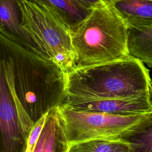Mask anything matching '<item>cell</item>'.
<instances>
[{
  "instance_id": "cell-1",
  "label": "cell",
  "mask_w": 152,
  "mask_h": 152,
  "mask_svg": "<svg viewBox=\"0 0 152 152\" xmlns=\"http://www.w3.org/2000/svg\"><path fill=\"white\" fill-rule=\"evenodd\" d=\"M14 71L4 75L26 141L34 124L61 106L65 98V74L52 61L14 42Z\"/></svg>"
},
{
  "instance_id": "cell-2",
  "label": "cell",
  "mask_w": 152,
  "mask_h": 152,
  "mask_svg": "<svg viewBox=\"0 0 152 152\" xmlns=\"http://www.w3.org/2000/svg\"><path fill=\"white\" fill-rule=\"evenodd\" d=\"M143 97H151L149 70L142 62L131 56L75 68L65 74V100L132 99Z\"/></svg>"
},
{
  "instance_id": "cell-3",
  "label": "cell",
  "mask_w": 152,
  "mask_h": 152,
  "mask_svg": "<svg viewBox=\"0 0 152 152\" xmlns=\"http://www.w3.org/2000/svg\"><path fill=\"white\" fill-rule=\"evenodd\" d=\"M75 68L126 58L127 26L110 2L100 0L71 30Z\"/></svg>"
},
{
  "instance_id": "cell-4",
  "label": "cell",
  "mask_w": 152,
  "mask_h": 152,
  "mask_svg": "<svg viewBox=\"0 0 152 152\" xmlns=\"http://www.w3.org/2000/svg\"><path fill=\"white\" fill-rule=\"evenodd\" d=\"M22 26L41 53L65 74L75 68L71 29L50 7L44 2L18 0Z\"/></svg>"
},
{
  "instance_id": "cell-5",
  "label": "cell",
  "mask_w": 152,
  "mask_h": 152,
  "mask_svg": "<svg viewBox=\"0 0 152 152\" xmlns=\"http://www.w3.org/2000/svg\"><path fill=\"white\" fill-rule=\"evenodd\" d=\"M58 111L68 144L93 139H126L152 124V112L117 115L78 110L63 104Z\"/></svg>"
},
{
  "instance_id": "cell-6",
  "label": "cell",
  "mask_w": 152,
  "mask_h": 152,
  "mask_svg": "<svg viewBox=\"0 0 152 152\" xmlns=\"http://www.w3.org/2000/svg\"><path fill=\"white\" fill-rule=\"evenodd\" d=\"M0 139L2 152H24L26 147L14 99L0 64Z\"/></svg>"
},
{
  "instance_id": "cell-7",
  "label": "cell",
  "mask_w": 152,
  "mask_h": 152,
  "mask_svg": "<svg viewBox=\"0 0 152 152\" xmlns=\"http://www.w3.org/2000/svg\"><path fill=\"white\" fill-rule=\"evenodd\" d=\"M71 109L117 115H132L152 112L151 97L132 99L65 100L62 104Z\"/></svg>"
},
{
  "instance_id": "cell-8",
  "label": "cell",
  "mask_w": 152,
  "mask_h": 152,
  "mask_svg": "<svg viewBox=\"0 0 152 152\" xmlns=\"http://www.w3.org/2000/svg\"><path fill=\"white\" fill-rule=\"evenodd\" d=\"M0 34L45 57L23 27L18 0H0Z\"/></svg>"
},
{
  "instance_id": "cell-9",
  "label": "cell",
  "mask_w": 152,
  "mask_h": 152,
  "mask_svg": "<svg viewBox=\"0 0 152 152\" xmlns=\"http://www.w3.org/2000/svg\"><path fill=\"white\" fill-rule=\"evenodd\" d=\"M129 56L152 66V21L126 23Z\"/></svg>"
},
{
  "instance_id": "cell-10",
  "label": "cell",
  "mask_w": 152,
  "mask_h": 152,
  "mask_svg": "<svg viewBox=\"0 0 152 152\" xmlns=\"http://www.w3.org/2000/svg\"><path fill=\"white\" fill-rule=\"evenodd\" d=\"M68 147L58 107H56L48 112L33 152H66Z\"/></svg>"
},
{
  "instance_id": "cell-11",
  "label": "cell",
  "mask_w": 152,
  "mask_h": 152,
  "mask_svg": "<svg viewBox=\"0 0 152 152\" xmlns=\"http://www.w3.org/2000/svg\"><path fill=\"white\" fill-rule=\"evenodd\" d=\"M111 3L126 23L152 21V0H116Z\"/></svg>"
},
{
  "instance_id": "cell-12",
  "label": "cell",
  "mask_w": 152,
  "mask_h": 152,
  "mask_svg": "<svg viewBox=\"0 0 152 152\" xmlns=\"http://www.w3.org/2000/svg\"><path fill=\"white\" fill-rule=\"evenodd\" d=\"M66 152H134L126 139H93L68 144Z\"/></svg>"
},
{
  "instance_id": "cell-13",
  "label": "cell",
  "mask_w": 152,
  "mask_h": 152,
  "mask_svg": "<svg viewBox=\"0 0 152 152\" xmlns=\"http://www.w3.org/2000/svg\"><path fill=\"white\" fill-rule=\"evenodd\" d=\"M42 2L53 8L72 30L87 15L89 8L77 0H27Z\"/></svg>"
},
{
  "instance_id": "cell-14",
  "label": "cell",
  "mask_w": 152,
  "mask_h": 152,
  "mask_svg": "<svg viewBox=\"0 0 152 152\" xmlns=\"http://www.w3.org/2000/svg\"><path fill=\"white\" fill-rule=\"evenodd\" d=\"M152 124L126 138L131 142L134 152H151Z\"/></svg>"
},
{
  "instance_id": "cell-15",
  "label": "cell",
  "mask_w": 152,
  "mask_h": 152,
  "mask_svg": "<svg viewBox=\"0 0 152 152\" xmlns=\"http://www.w3.org/2000/svg\"><path fill=\"white\" fill-rule=\"evenodd\" d=\"M48 113L43 115L33 125L27 137L24 152H33L36 143L45 125Z\"/></svg>"
},
{
  "instance_id": "cell-16",
  "label": "cell",
  "mask_w": 152,
  "mask_h": 152,
  "mask_svg": "<svg viewBox=\"0 0 152 152\" xmlns=\"http://www.w3.org/2000/svg\"><path fill=\"white\" fill-rule=\"evenodd\" d=\"M80 3L83 4L86 7L89 8L91 6L96 4L100 0H77Z\"/></svg>"
},
{
  "instance_id": "cell-17",
  "label": "cell",
  "mask_w": 152,
  "mask_h": 152,
  "mask_svg": "<svg viewBox=\"0 0 152 152\" xmlns=\"http://www.w3.org/2000/svg\"><path fill=\"white\" fill-rule=\"evenodd\" d=\"M104 1H108V2H112L116 0H104Z\"/></svg>"
},
{
  "instance_id": "cell-18",
  "label": "cell",
  "mask_w": 152,
  "mask_h": 152,
  "mask_svg": "<svg viewBox=\"0 0 152 152\" xmlns=\"http://www.w3.org/2000/svg\"><path fill=\"white\" fill-rule=\"evenodd\" d=\"M0 152H1V151H0Z\"/></svg>"
}]
</instances>
